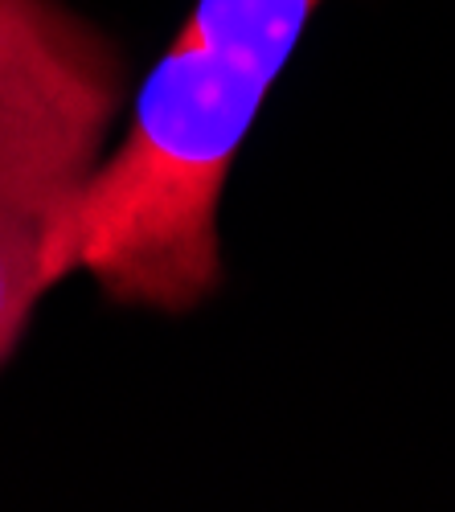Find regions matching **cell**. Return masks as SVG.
Segmentation results:
<instances>
[{
	"mask_svg": "<svg viewBox=\"0 0 455 512\" xmlns=\"http://www.w3.org/2000/svg\"><path fill=\"white\" fill-rule=\"evenodd\" d=\"M123 54L62 0H0V209L66 213L123 103Z\"/></svg>",
	"mask_w": 455,
	"mask_h": 512,
	"instance_id": "cell-2",
	"label": "cell"
},
{
	"mask_svg": "<svg viewBox=\"0 0 455 512\" xmlns=\"http://www.w3.org/2000/svg\"><path fill=\"white\" fill-rule=\"evenodd\" d=\"M324 0H197L136 95L123 148L58 218L62 279L107 300L189 312L222 283L218 201L246 132Z\"/></svg>",
	"mask_w": 455,
	"mask_h": 512,
	"instance_id": "cell-1",
	"label": "cell"
},
{
	"mask_svg": "<svg viewBox=\"0 0 455 512\" xmlns=\"http://www.w3.org/2000/svg\"><path fill=\"white\" fill-rule=\"evenodd\" d=\"M62 213L0 209V365L29 328L37 295L62 279L54 230Z\"/></svg>",
	"mask_w": 455,
	"mask_h": 512,
	"instance_id": "cell-3",
	"label": "cell"
}]
</instances>
